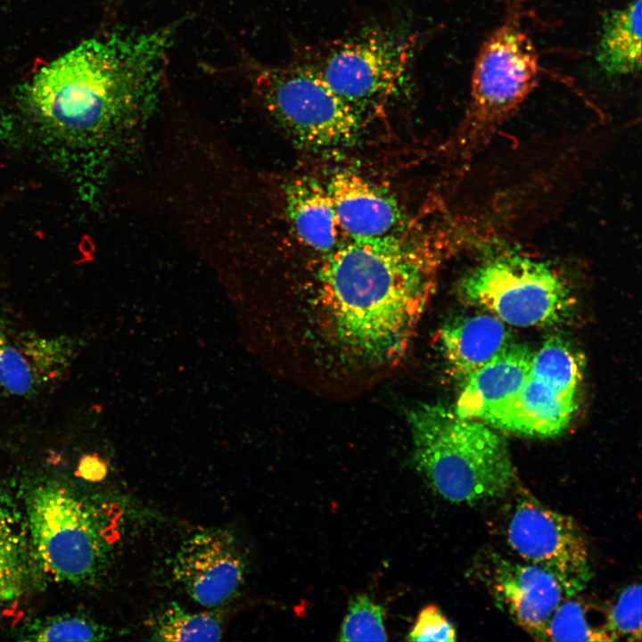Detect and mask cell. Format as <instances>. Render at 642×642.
<instances>
[{
  "instance_id": "1",
  "label": "cell",
  "mask_w": 642,
  "mask_h": 642,
  "mask_svg": "<svg viewBox=\"0 0 642 642\" xmlns=\"http://www.w3.org/2000/svg\"><path fill=\"white\" fill-rule=\"evenodd\" d=\"M177 28L113 30L81 42L18 87L21 114L103 159L129 157L163 96Z\"/></svg>"
},
{
  "instance_id": "2",
  "label": "cell",
  "mask_w": 642,
  "mask_h": 642,
  "mask_svg": "<svg viewBox=\"0 0 642 642\" xmlns=\"http://www.w3.org/2000/svg\"><path fill=\"white\" fill-rule=\"evenodd\" d=\"M446 235L410 232L343 243L325 256L311 304L348 364L383 367L405 353L435 292Z\"/></svg>"
},
{
  "instance_id": "3",
  "label": "cell",
  "mask_w": 642,
  "mask_h": 642,
  "mask_svg": "<svg viewBox=\"0 0 642 642\" xmlns=\"http://www.w3.org/2000/svg\"><path fill=\"white\" fill-rule=\"evenodd\" d=\"M408 424L416 467L443 498L473 504L513 487L516 471L507 444L488 424L435 404L415 407Z\"/></svg>"
},
{
  "instance_id": "4",
  "label": "cell",
  "mask_w": 642,
  "mask_h": 642,
  "mask_svg": "<svg viewBox=\"0 0 642 642\" xmlns=\"http://www.w3.org/2000/svg\"><path fill=\"white\" fill-rule=\"evenodd\" d=\"M539 79L537 49L516 16L494 29L476 56L456 152L470 160L518 110Z\"/></svg>"
},
{
  "instance_id": "5",
  "label": "cell",
  "mask_w": 642,
  "mask_h": 642,
  "mask_svg": "<svg viewBox=\"0 0 642 642\" xmlns=\"http://www.w3.org/2000/svg\"><path fill=\"white\" fill-rule=\"evenodd\" d=\"M26 510L32 548L52 578L80 584L100 574L112 535L102 510L54 481L30 489Z\"/></svg>"
},
{
  "instance_id": "6",
  "label": "cell",
  "mask_w": 642,
  "mask_h": 642,
  "mask_svg": "<svg viewBox=\"0 0 642 642\" xmlns=\"http://www.w3.org/2000/svg\"><path fill=\"white\" fill-rule=\"evenodd\" d=\"M457 292L465 302L522 327L556 324L573 306L570 287L556 268L513 246L488 247L460 279Z\"/></svg>"
},
{
  "instance_id": "7",
  "label": "cell",
  "mask_w": 642,
  "mask_h": 642,
  "mask_svg": "<svg viewBox=\"0 0 642 642\" xmlns=\"http://www.w3.org/2000/svg\"><path fill=\"white\" fill-rule=\"evenodd\" d=\"M245 64L254 100L293 141L315 149L355 141L362 119L309 66Z\"/></svg>"
},
{
  "instance_id": "8",
  "label": "cell",
  "mask_w": 642,
  "mask_h": 642,
  "mask_svg": "<svg viewBox=\"0 0 642 642\" xmlns=\"http://www.w3.org/2000/svg\"><path fill=\"white\" fill-rule=\"evenodd\" d=\"M415 45L412 35L372 29L334 41L300 62L364 121L382 111L402 86Z\"/></svg>"
},
{
  "instance_id": "9",
  "label": "cell",
  "mask_w": 642,
  "mask_h": 642,
  "mask_svg": "<svg viewBox=\"0 0 642 642\" xmlns=\"http://www.w3.org/2000/svg\"><path fill=\"white\" fill-rule=\"evenodd\" d=\"M507 542L525 563L539 566L564 587L568 597L582 590L591 578L586 537L570 516L555 511L530 494L521 495L506 528Z\"/></svg>"
},
{
  "instance_id": "10",
  "label": "cell",
  "mask_w": 642,
  "mask_h": 642,
  "mask_svg": "<svg viewBox=\"0 0 642 642\" xmlns=\"http://www.w3.org/2000/svg\"><path fill=\"white\" fill-rule=\"evenodd\" d=\"M245 561L232 533L215 528L193 534L177 550L173 574L199 605L218 606L232 598L245 578Z\"/></svg>"
},
{
  "instance_id": "11",
  "label": "cell",
  "mask_w": 642,
  "mask_h": 642,
  "mask_svg": "<svg viewBox=\"0 0 642 642\" xmlns=\"http://www.w3.org/2000/svg\"><path fill=\"white\" fill-rule=\"evenodd\" d=\"M489 584L497 605L530 636L547 640V626L558 605L569 597L558 580L528 563L497 557Z\"/></svg>"
},
{
  "instance_id": "12",
  "label": "cell",
  "mask_w": 642,
  "mask_h": 642,
  "mask_svg": "<svg viewBox=\"0 0 642 642\" xmlns=\"http://www.w3.org/2000/svg\"><path fill=\"white\" fill-rule=\"evenodd\" d=\"M78 343L66 335L27 332L6 338L0 353V391L33 398L57 385L77 355Z\"/></svg>"
},
{
  "instance_id": "13",
  "label": "cell",
  "mask_w": 642,
  "mask_h": 642,
  "mask_svg": "<svg viewBox=\"0 0 642 642\" xmlns=\"http://www.w3.org/2000/svg\"><path fill=\"white\" fill-rule=\"evenodd\" d=\"M325 185L342 234L349 240L381 238L407 229L397 200L364 177L352 171H337Z\"/></svg>"
},
{
  "instance_id": "14",
  "label": "cell",
  "mask_w": 642,
  "mask_h": 642,
  "mask_svg": "<svg viewBox=\"0 0 642 642\" xmlns=\"http://www.w3.org/2000/svg\"><path fill=\"white\" fill-rule=\"evenodd\" d=\"M531 357L526 345L509 342L464 379L455 412L485 424L520 391L527 379Z\"/></svg>"
},
{
  "instance_id": "15",
  "label": "cell",
  "mask_w": 642,
  "mask_h": 642,
  "mask_svg": "<svg viewBox=\"0 0 642 642\" xmlns=\"http://www.w3.org/2000/svg\"><path fill=\"white\" fill-rule=\"evenodd\" d=\"M575 409L576 398L528 374L517 394L485 424L522 436L551 438L568 428Z\"/></svg>"
},
{
  "instance_id": "16",
  "label": "cell",
  "mask_w": 642,
  "mask_h": 642,
  "mask_svg": "<svg viewBox=\"0 0 642 642\" xmlns=\"http://www.w3.org/2000/svg\"><path fill=\"white\" fill-rule=\"evenodd\" d=\"M282 200L291 228L304 245L325 255L343 243L325 185L307 177L290 179L282 186Z\"/></svg>"
},
{
  "instance_id": "17",
  "label": "cell",
  "mask_w": 642,
  "mask_h": 642,
  "mask_svg": "<svg viewBox=\"0 0 642 642\" xmlns=\"http://www.w3.org/2000/svg\"><path fill=\"white\" fill-rule=\"evenodd\" d=\"M509 333L494 315H474L445 325L439 334L449 371L465 378L509 343Z\"/></svg>"
},
{
  "instance_id": "18",
  "label": "cell",
  "mask_w": 642,
  "mask_h": 642,
  "mask_svg": "<svg viewBox=\"0 0 642 642\" xmlns=\"http://www.w3.org/2000/svg\"><path fill=\"white\" fill-rule=\"evenodd\" d=\"M642 0L604 15L596 60L610 77L630 75L641 70Z\"/></svg>"
},
{
  "instance_id": "19",
  "label": "cell",
  "mask_w": 642,
  "mask_h": 642,
  "mask_svg": "<svg viewBox=\"0 0 642 642\" xmlns=\"http://www.w3.org/2000/svg\"><path fill=\"white\" fill-rule=\"evenodd\" d=\"M13 514L0 493V606L15 603L27 580L24 539Z\"/></svg>"
},
{
  "instance_id": "20",
  "label": "cell",
  "mask_w": 642,
  "mask_h": 642,
  "mask_svg": "<svg viewBox=\"0 0 642 642\" xmlns=\"http://www.w3.org/2000/svg\"><path fill=\"white\" fill-rule=\"evenodd\" d=\"M583 359L569 342L549 337L532 354L529 375L544 381L564 395L576 398L582 377Z\"/></svg>"
},
{
  "instance_id": "21",
  "label": "cell",
  "mask_w": 642,
  "mask_h": 642,
  "mask_svg": "<svg viewBox=\"0 0 642 642\" xmlns=\"http://www.w3.org/2000/svg\"><path fill=\"white\" fill-rule=\"evenodd\" d=\"M150 629L152 639L158 641H217L223 634L218 615L192 613L174 603L154 614Z\"/></svg>"
},
{
  "instance_id": "22",
  "label": "cell",
  "mask_w": 642,
  "mask_h": 642,
  "mask_svg": "<svg viewBox=\"0 0 642 642\" xmlns=\"http://www.w3.org/2000/svg\"><path fill=\"white\" fill-rule=\"evenodd\" d=\"M29 641H95L108 638L106 629L81 614H60L37 619L18 634Z\"/></svg>"
},
{
  "instance_id": "23",
  "label": "cell",
  "mask_w": 642,
  "mask_h": 642,
  "mask_svg": "<svg viewBox=\"0 0 642 642\" xmlns=\"http://www.w3.org/2000/svg\"><path fill=\"white\" fill-rule=\"evenodd\" d=\"M566 597L550 617L546 633L551 641H613L604 626H592L584 605Z\"/></svg>"
},
{
  "instance_id": "24",
  "label": "cell",
  "mask_w": 642,
  "mask_h": 642,
  "mask_svg": "<svg viewBox=\"0 0 642 642\" xmlns=\"http://www.w3.org/2000/svg\"><path fill=\"white\" fill-rule=\"evenodd\" d=\"M385 610L365 594L351 598L338 639L341 641H385Z\"/></svg>"
},
{
  "instance_id": "25",
  "label": "cell",
  "mask_w": 642,
  "mask_h": 642,
  "mask_svg": "<svg viewBox=\"0 0 642 642\" xmlns=\"http://www.w3.org/2000/svg\"><path fill=\"white\" fill-rule=\"evenodd\" d=\"M605 630L613 641L620 638L641 639V586L626 587L619 595L606 616Z\"/></svg>"
},
{
  "instance_id": "26",
  "label": "cell",
  "mask_w": 642,
  "mask_h": 642,
  "mask_svg": "<svg viewBox=\"0 0 642 642\" xmlns=\"http://www.w3.org/2000/svg\"><path fill=\"white\" fill-rule=\"evenodd\" d=\"M457 639L456 630L436 605H427L421 610L409 631L408 641L453 642Z\"/></svg>"
},
{
  "instance_id": "27",
  "label": "cell",
  "mask_w": 642,
  "mask_h": 642,
  "mask_svg": "<svg viewBox=\"0 0 642 642\" xmlns=\"http://www.w3.org/2000/svg\"><path fill=\"white\" fill-rule=\"evenodd\" d=\"M6 338H7L6 335L4 333L3 330L0 328V353L5 343Z\"/></svg>"
}]
</instances>
